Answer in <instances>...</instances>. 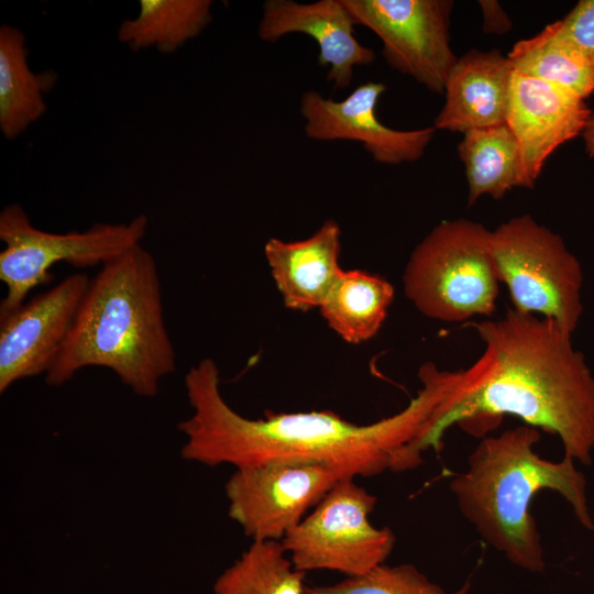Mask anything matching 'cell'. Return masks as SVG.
<instances>
[{"label":"cell","mask_w":594,"mask_h":594,"mask_svg":"<svg viewBox=\"0 0 594 594\" xmlns=\"http://www.w3.org/2000/svg\"><path fill=\"white\" fill-rule=\"evenodd\" d=\"M422 384L400 411L358 425L331 410L274 413L251 419L235 411L220 391V372L211 358L185 375L193 414L178 424L186 437L183 459L206 466L235 469L266 463H309L339 469L350 477L402 472L407 450L422 436L454 383V372L428 362Z\"/></svg>","instance_id":"1"},{"label":"cell","mask_w":594,"mask_h":594,"mask_svg":"<svg viewBox=\"0 0 594 594\" xmlns=\"http://www.w3.org/2000/svg\"><path fill=\"white\" fill-rule=\"evenodd\" d=\"M471 584L448 593L410 563L380 564L370 572L346 576L331 585L306 586L304 594H469Z\"/></svg>","instance_id":"23"},{"label":"cell","mask_w":594,"mask_h":594,"mask_svg":"<svg viewBox=\"0 0 594 594\" xmlns=\"http://www.w3.org/2000/svg\"><path fill=\"white\" fill-rule=\"evenodd\" d=\"M403 286L406 297L428 318L462 322L492 316L499 280L491 231L466 219L440 222L413 250Z\"/></svg>","instance_id":"5"},{"label":"cell","mask_w":594,"mask_h":594,"mask_svg":"<svg viewBox=\"0 0 594 594\" xmlns=\"http://www.w3.org/2000/svg\"><path fill=\"white\" fill-rule=\"evenodd\" d=\"M386 91L383 82L367 81L342 100L315 90L302 94L300 113L307 138L317 141H355L381 164L418 161L433 139L436 129L396 130L383 124L376 108Z\"/></svg>","instance_id":"12"},{"label":"cell","mask_w":594,"mask_h":594,"mask_svg":"<svg viewBox=\"0 0 594 594\" xmlns=\"http://www.w3.org/2000/svg\"><path fill=\"white\" fill-rule=\"evenodd\" d=\"M148 226L145 215L128 223H96L78 232L52 233L35 228L22 206L11 204L0 213V280L7 294L0 319L25 302L29 293L52 280L51 268L66 262L77 268L105 265L140 244Z\"/></svg>","instance_id":"7"},{"label":"cell","mask_w":594,"mask_h":594,"mask_svg":"<svg viewBox=\"0 0 594 594\" xmlns=\"http://www.w3.org/2000/svg\"><path fill=\"white\" fill-rule=\"evenodd\" d=\"M591 114L584 99L566 89L513 73L505 123L519 144L529 188L549 156L583 133Z\"/></svg>","instance_id":"13"},{"label":"cell","mask_w":594,"mask_h":594,"mask_svg":"<svg viewBox=\"0 0 594 594\" xmlns=\"http://www.w3.org/2000/svg\"><path fill=\"white\" fill-rule=\"evenodd\" d=\"M376 503L354 477L337 482L280 540L294 566L305 573L328 570L358 576L385 563L396 536L389 527L370 521Z\"/></svg>","instance_id":"8"},{"label":"cell","mask_w":594,"mask_h":594,"mask_svg":"<svg viewBox=\"0 0 594 594\" xmlns=\"http://www.w3.org/2000/svg\"><path fill=\"white\" fill-rule=\"evenodd\" d=\"M587 155L594 158V111L588 119V122L582 133Z\"/></svg>","instance_id":"26"},{"label":"cell","mask_w":594,"mask_h":594,"mask_svg":"<svg viewBox=\"0 0 594 594\" xmlns=\"http://www.w3.org/2000/svg\"><path fill=\"white\" fill-rule=\"evenodd\" d=\"M491 253L514 310L575 331L583 315V270L559 234L530 215L513 217L491 231Z\"/></svg>","instance_id":"6"},{"label":"cell","mask_w":594,"mask_h":594,"mask_svg":"<svg viewBox=\"0 0 594 594\" xmlns=\"http://www.w3.org/2000/svg\"><path fill=\"white\" fill-rule=\"evenodd\" d=\"M340 253L341 229L332 219L300 241L268 239L264 254L284 305L298 311L319 308L342 270Z\"/></svg>","instance_id":"16"},{"label":"cell","mask_w":594,"mask_h":594,"mask_svg":"<svg viewBox=\"0 0 594 594\" xmlns=\"http://www.w3.org/2000/svg\"><path fill=\"white\" fill-rule=\"evenodd\" d=\"M483 15L485 33L504 34L512 29V20L495 0L479 1Z\"/></svg>","instance_id":"25"},{"label":"cell","mask_w":594,"mask_h":594,"mask_svg":"<svg viewBox=\"0 0 594 594\" xmlns=\"http://www.w3.org/2000/svg\"><path fill=\"white\" fill-rule=\"evenodd\" d=\"M210 0H142L136 18L124 20L118 40L138 51L173 53L198 36L212 19Z\"/></svg>","instance_id":"21"},{"label":"cell","mask_w":594,"mask_h":594,"mask_svg":"<svg viewBox=\"0 0 594 594\" xmlns=\"http://www.w3.org/2000/svg\"><path fill=\"white\" fill-rule=\"evenodd\" d=\"M355 25L343 0L310 3L267 0L257 33L265 42H275L292 33L315 38L319 47L318 64L328 67V80L337 88H346L354 68L371 65L375 59L374 51L355 37Z\"/></svg>","instance_id":"14"},{"label":"cell","mask_w":594,"mask_h":594,"mask_svg":"<svg viewBox=\"0 0 594 594\" xmlns=\"http://www.w3.org/2000/svg\"><path fill=\"white\" fill-rule=\"evenodd\" d=\"M539 429L521 425L483 438L468 459V468L450 482L463 517L481 538L509 562L529 572L546 563L536 520L530 512L537 494L550 490L571 506L578 521L594 530L587 482L575 461L541 458L534 447Z\"/></svg>","instance_id":"4"},{"label":"cell","mask_w":594,"mask_h":594,"mask_svg":"<svg viewBox=\"0 0 594 594\" xmlns=\"http://www.w3.org/2000/svg\"><path fill=\"white\" fill-rule=\"evenodd\" d=\"M514 69L498 50L476 48L458 57L446 81L444 105L433 128L465 133L506 122Z\"/></svg>","instance_id":"15"},{"label":"cell","mask_w":594,"mask_h":594,"mask_svg":"<svg viewBox=\"0 0 594 594\" xmlns=\"http://www.w3.org/2000/svg\"><path fill=\"white\" fill-rule=\"evenodd\" d=\"M355 24L374 32L388 65L443 94L458 57L450 45L451 0H343Z\"/></svg>","instance_id":"9"},{"label":"cell","mask_w":594,"mask_h":594,"mask_svg":"<svg viewBox=\"0 0 594 594\" xmlns=\"http://www.w3.org/2000/svg\"><path fill=\"white\" fill-rule=\"evenodd\" d=\"M514 72L549 81L586 99L594 92L591 64L582 50L552 22L537 35L518 41L508 53Z\"/></svg>","instance_id":"20"},{"label":"cell","mask_w":594,"mask_h":594,"mask_svg":"<svg viewBox=\"0 0 594 594\" xmlns=\"http://www.w3.org/2000/svg\"><path fill=\"white\" fill-rule=\"evenodd\" d=\"M306 573L297 570L280 541H252L213 585L215 594H304Z\"/></svg>","instance_id":"22"},{"label":"cell","mask_w":594,"mask_h":594,"mask_svg":"<svg viewBox=\"0 0 594 594\" xmlns=\"http://www.w3.org/2000/svg\"><path fill=\"white\" fill-rule=\"evenodd\" d=\"M344 477L339 469L309 463L235 469L224 485L228 514L252 541H280Z\"/></svg>","instance_id":"10"},{"label":"cell","mask_w":594,"mask_h":594,"mask_svg":"<svg viewBox=\"0 0 594 594\" xmlns=\"http://www.w3.org/2000/svg\"><path fill=\"white\" fill-rule=\"evenodd\" d=\"M57 81L52 69L33 72L28 63L26 37L9 24L0 28V131L13 140L46 112L44 96Z\"/></svg>","instance_id":"17"},{"label":"cell","mask_w":594,"mask_h":594,"mask_svg":"<svg viewBox=\"0 0 594 594\" xmlns=\"http://www.w3.org/2000/svg\"><path fill=\"white\" fill-rule=\"evenodd\" d=\"M394 296L393 285L384 277L361 270H341L319 309L342 340L359 344L378 332Z\"/></svg>","instance_id":"18"},{"label":"cell","mask_w":594,"mask_h":594,"mask_svg":"<svg viewBox=\"0 0 594 594\" xmlns=\"http://www.w3.org/2000/svg\"><path fill=\"white\" fill-rule=\"evenodd\" d=\"M458 154L469 185L468 205L483 195L499 200L514 187H528L519 144L506 123L463 133Z\"/></svg>","instance_id":"19"},{"label":"cell","mask_w":594,"mask_h":594,"mask_svg":"<svg viewBox=\"0 0 594 594\" xmlns=\"http://www.w3.org/2000/svg\"><path fill=\"white\" fill-rule=\"evenodd\" d=\"M90 278L75 273L0 319V393L46 374L72 328Z\"/></svg>","instance_id":"11"},{"label":"cell","mask_w":594,"mask_h":594,"mask_svg":"<svg viewBox=\"0 0 594 594\" xmlns=\"http://www.w3.org/2000/svg\"><path fill=\"white\" fill-rule=\"evenodd\" d=\"M482 355L455 372L446 398L415 443L413 454L432 448L453 425L472 435L497 427L505 415L559 437L564 455L590 465L594 454V375L572 333L557 322L513 308L498 320L469 322Z\"/></svg>","instance_id":"2"},{"label":"cell","mask_w":594,"mask_h":594,"mask_svg":"<svg viewBox=\"0 0 594 594\" xmlns=\"http://www.w3.org/2000/svg\"><path fill=\"white\" fill-rule=\"evenodd\" d=\"M88 366L111 370L141 397L156 396L161 381L176 369L156 262L141 244L90 278L45 382L61 386Z\"/></svg>","instance_id":"3"},{"label":"cell","mask_w":594,"mask_h":594,"mask_svg":"<svg viewBox=\"0 0 594 594\" xmlns=\"http://www.w3.org/2000/svg\"><path fill=\"white\" fill-rule=\"evenodd\" d=\"M562 32L588 59L594 76V0H581L559 20Z\"/></svg>","instance_id":"24"}]
</instances>
